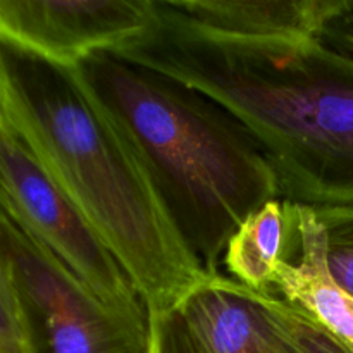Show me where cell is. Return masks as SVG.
I'll return each instance as SVG.
<instances>
[{
	"label": "cell",
	"instance_id": "6da1fadb",
	"mask_svg": "<svg viewBox=\"0 0 353 353\" xmlns=\"http://www.w3.org/2000/svg\"><path fill=\"white\" fill-rule=\"evenodd\" d=\"M203 93L261 147L279 199L316 212L353 207V57L321 38L207 34L154 0L150 24L114 48Z\"/></svg>",
	"mask_w": 353,
	"mask_h": 353
},
{
	"label": "cell",
	"instance_id": "7a4b0ae2",
	"mask_svg": "<svg viewBox=\"0 0 353 353\" xmlns=\"http://www.w3.org/2000/svg\"><path fill=\"white\" fill-rule=\"evenodd\" d=\"M0 100L48 178L124 269L148 316L178 310L209 274L133 145L76 69L0 40Z\"/></svg>",
	"mask_w": 353,
	"mask_h": 353
},
{
	"label": "cell",
	"instance_id": "3957f363",
	"mask_svg": "<svg viewBox=\"0 0 353 353\" xmlns=\"http://www.w3.org/2000/svg\"><path fill=\"white\" fill-rule=\"evenodd\" d=\"M74 69L133 145L193 257L209 276L223 274L231 236L279 199L254 137L207 95L116 52H95Z\"/></svg>",
	"mask_w": 353,
	"mask_h": 353
},
{
	"label": "cell",
	"instance_id": "277c9868",
	"mask_svg": "<svg viewBox=\"0 0 353 353\" xmlns=\"http://www.w3.org/2000/svg\"><path fill=\"white\" fill-rule=\"evenodd\" d=\"M0 245L10 264L33 353H152L150 321L100 302L43 243L0 210Z\"/></svg>",
	"mask_w": 353,
	"mask_h": 353
},
{
	"label": "cell",
	"instance_id": "5b68a950",
	"mask_svg": "<svg viewBox=\"0 0 353 353\" xmlns=\"http://www.w3.org/2000/svg\"><path fill=\"white\" fill-rule=\"evenodd\" d=\"M0 210L43 243L97 299L150 321L137 288L72 203L48 178L0 100Z\"/></svg>",
	"mask_w": 353,
	"mask_h": 353
},
{
	"label": "cell",
	"instance_id": "8992f818",
	"mask_svg": "<svg viewBox=\"0 0 353 353\" xmlns=\"http://www.w3.org/2000/svg\"><path fill=\"white\" fill-rule=\"evenodd\" d=\"M152 17L154 0H0V40L74 68L140 34Z\"/></svg>",
	"mask_w": 353,
	"mask_h": 353
},
{
	"label": "cell",
	"instance_id": "52a82bcc",
	"mask_svg": "<svg viewBox=\"0 0 353 353\" xmlns=\"http://www.w3.org/2000/svg\"><path fill=\"white\" fill-rule=\"evenodd\" d=\"M178 312L199 353H288L278 299L224 274L209 276Z\"/></svg>",
	"mask_w": 353,
	"mask_h": 353
},
{
	"label": "cell",
	"instance_id": "ba28073f",
	"mask_svg": "<svg viewBox=\"0 0 353 353\" xmlns=\"http://www.w3.org/2000/svg\"><path fill=\"white\" fill-rule=\"evenodd\" d=\"M292 209L295 240L278 265L272 295L353 347V295L333 274L326 226L309 207Z\"/></svg>",
	"mask_w": 353,
	"mask_h": 353
},
{
	"label": "cell",
	"instance_id": "9c48e42d",
	"mask_svg": "<svg viewBox=\"0 0 353 353\" xmlns=\"http://www.w3.org/2000/svg\"><path fill=\"white\" fill-rule=\"evenodd\" d=\"M207 34L236 40L321 38L345 0H164Z\"/></svg>",
	"mask_w": 353,
	"mask_h": 353
},
{
	"label": "cell",
	"instance_id": "30bf717a",
	"mask_svg": "<svg viewBox=\"0 0 353 353\" xmlns=\"http://www.w3.org/2000/svg\"><path fill=\"white\" fill-rule=\"evenodd\" d=\"M295 240L292 203L274 199L247 217L228 241L223 265L231 279L262 295H272L276 271Z\"/></svg>",
	"mask_w": 353,
	"mask_h": 353
},
{
	"label": "cell",
	"instance_id": "8fae6325",
	"mask_svg": "<svg viewBox=\"0 0 353 353\" xmlns=\"http://www.w3.org/2000/svg\"><path fill=\"white\" fill-rule=\"evenodd\" d=\"M278 305L288 353H353V347L305 314L293 309L281 299H278Z\"/></svg>",
	"mask_w": 353,
	"mask_h": 353
},
{
	"label": "cell",
	"instance_id": "7c38bea8",
	"mask_svg": "<svg viewBox=\"0 0 353 353\" xmlns=\"http://www.w3.org/2000/svg\"><path fill=\"white\" fill-rule=\"evenodd\" d=\"M0 353H33L10 264L0 245Z\"/></svg>",
	"mask_w": 353,
	"mask_h": 353
},
{
	"label": "cell",
	"instance_id": "4fadbf2b",
	"mask_svg": "<svg viewBox=\"0 0 353 353\" xmlns=\"http://www.w3.org/2000/svg\"><path fill=\"white\" fill-rule=\"evenodd\" d=\"M316 214L327 231L330 264L333 274L353 295V207L323 210Z\"/></svg>",
	"mask_w": 353,
	"mask_h": 353
},
{
	"label": "cell",
	"instance_id": "5bb4252c",
	"mask_svg": "<svg viewBox=\"0 0 353 353\" xmlns=\"http://www.w3.org/2000/svg\"><path fill=\"white\" fill-rule=\"evenodd\" d=\"M148 317L152 353H199L178 310Z\"/></svg>",
	"mask_w": 353,
	"mask_h": 353
},
{
	"label": "cell",
	"instance_id": "9a60e30c",
	"mask_svg": "<svg viewBox=\"0 0 353 353\" xmlns=\"http://www.w3.org/2000/svg\"><path fill=\"white\" fill-rule=\"evenodd\" d=\"M321 40L353 57V0H345L341 10L327 24Z\"/></svg>",
	"mask_w": 353,
	"mask_h": 353
}]
</instances>
